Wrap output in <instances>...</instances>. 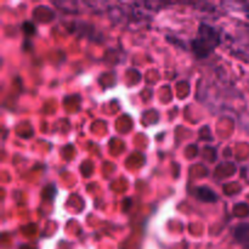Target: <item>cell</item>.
<instances>
[{
    "mask_svg": "<svg viewBox=\"0 0 249 249\" xmlns=\"http://www.w3.org/2000/svg\"><path fill=\"white\" fill-rule=\"evenodd\" d=\"M219 43H220V38H219L218 32L213 27L202 23L197 32L196 38L192 41V50L197 57L203 58L211 55L219 45Z\"/></svg>",
    "mask_w": 249,
    "mask_h": 249,
    "instance_id": "6da1fadb",
    "label": "cell"
},
{
    "mask_svg": "<svg viewBox=\"0 0 249 249\" xmlns=\"http://www.w3.org/2000/svg\"><path fill=\"white\" fill-rule=\"evenodd\" d=\"M196 197L203 202H215L216 195L208 187H201L196 190Z\"/></svg>",
    "mask_w": 249,
    "mask_h": 249,
    "instance_id": "7a4b0ae2",
    "label": "cell"
}]
</instances>
